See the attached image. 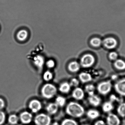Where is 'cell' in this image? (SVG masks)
<instances>
[{
	"instance_id": "12",
	"label": "cell",
	"mask_w": 125,
	"mask_h": 125,
	"mask_svg": "<svg viewBox=\"0 0 125 125\" xmlns=\"http://www.w3.org/2000/svg\"><path fill=\"white\" fill-rule=\"evenodd\" d=\"M72 97L76 100H81L84 97V92L83 89L80 87H76L73 91Z\"/></svg>"
},
{
	"instance_id": "26",
	"label": "cell",
	"mask_w": 125,
	"mask_h": 125,
	"mask_svg": "<svg viewBox=\"0 0 125 125\" xmlns=\"http://www.w3.org/2000/svg\"><path fill=\"white\" fill-rule=\"evenodd\" d=\"M53 78L52 73L49 70L45 71L43 75V79L46 81H49L52 80Z\"/></svg>"
},
{
	"instance_id": "35",
	"label": "cell",
	"mask_w": 125,
	"mask_h": 125,
	"mask_svg": "<svg viewBox=\"0 0 125 125\" xmlns=\"http://www.w3.org/2000/svg\"><path fill=\"white\" fill-rule=\"evenodd\" d=\"M51 125H60L57 122H55L53 123Z\"/></svg>"
},
{
	"instance_id": "32",
	"label": "cell",
	"mask_w": 125,
	"mask_h": 125,
	"mask_svg": "<svg viewBox=\"0 0 125 125\" xmlns=\"http://www.w3.org/2000/svg\"><path fill=\"white\" fill-rule=\"evenodd\" d=\"M6 120V115L2 112L0 111V125H3Z\"/></svg>"
},
{
	"instance_id": "22",
	"label": "cell",
	"mask_w": 125,
	"mask_h": 125,
	"mask_svg": "<svg viewBox=\"0 0 125 125\" xmlns=\"http://www.w3.org/2000/svg\"><path fill=\"white\" fill-rule=\"evenodd\" d=\"M90 43L92 47H98L102 44V41L98 37H93L90 40Z\"/></svg>"
},
{
	"instance_id": "14",
	"label": "cell",
	"mask_w": 125,
	"mask_h": 125,
	"mask_svg": "<svg viewBox=\"0 0 125 125\" xmlns=\"http://www.w3.org/2000/svg\"><path fill=\"white\" fill-rule=\"evenodd\" d=\"M80 64L76 61H73L70 62L68 65V69L71 73H76L78 72L80 69Z\"/></svg>"
},
{
	"instance_id": "9",
	"label": "cell",
	"mask_w": 125,
	"mask_h": 125,
	"mask_svg": "<svg viewBox=\"0 0 125 125\" xmlns=\"http://www.w3.org/2000/svg\"><path fill=\"white\" fill-rule=\"evenodd\" d=\"M120 120L119 117L113 113H109L106 117L108 125H120Z\"/></svg>"
},
{
	"instance_id": "34",
	"label": "cell",
	"mask_w": 125,
	"mask_h": 125,
	"mask_svg": "<svg viewBox=\"0 0 125 125\" xmlns=\"http://www.w3.org/2000/svg\"><path fill=\"white\" fill-rule=\"evenodd\" d=\"M5 105L4 101L1 98H0V109L3 108Z\"/></svg>"
},
{
	"instance_id": "33",
	"label": "cell",
	"mask_w": 125,
	"mask_h": 125,
	"mask_svg": "<svg viewBox=\"0 0 125 125\" xmlns=\"http://www.w3.org/2000/svg\"><path fill=\"white\" fill-rule=\"evenodd\" d=\"M94 125H106L104 121L102 120H100L96 122Z\"/></svg>"
},
{
	"instance_id": "10",
	"label": "cell",
	"mask_w": 125,
	"mask_h": 125,
	"mask_svg": "<svg viewBox=\"0 0 125 125\" xmlns=\"http://www.w3.org/2000/svg\"><path fill=\"white\" fill-rule=\"evenodd\" d=\"M20 119L23 124H29L31 123L33 119L32 114L28 112H22L20 115Z\"/></svg>"
},
{
	"instance_id": "1",
	"label": "cell",
	"mask_w": 125,
	"mask_h": 125,
	"mask_svg": "<svg viewBox=\"0 0 125 125\" xmlns=\"http://www.w3.org/2000/svg\"><path fill=\"white\" fill-rule=\"evenodd\" d=\"M65 112L68 115L75 118H80L85 112L83 107L76 102H70L65 108Z\"/></svg>"
},
{
	"instance_id": "15",
	"label": "cell",
	"mask_w": 125,
	"mask_h": 125,
	"mask_svg": "<svg viewBox=\"0 0 125 125\" xmlns=\"http://www.w3.org/2000/svg\"><path fill=\"white\" fill-rule=\"evenodd\" d=\"M59 106L55 103H51L46 106V110L50 115H54L58 112Z\"/></svg>"
},
{
	"instance_id": "24",
	"label": "cell",
	"mask_w": 125,
	"mask_h": 125,
	"mask_svg": "<svg viewBox=\"0 0 125 125\" xmlns=\"http://www.w3.org/2000/svg\"><path fill=\"white\" fill-rule=\"evenodd\" d=\"M66 100L64 97L62 96H58L55 100V103L59 107L64 106L66 103Z\"/></svg>"
},
{
	"instance_id": "4",
	"label": "cell",
	"mask_w": 125,
	"mask_h": 125,
	"mask_svg": "<svg viewBox=\"0 0 125 125\" xmlns=\"http://www.w3.org/2000/svg\"><path fill=\"white\" fill-rule=\"evenodd\" d=\"M112 87L111 81L108 80L100 83L97 87V90L101 94L105 95L110 92Z\"/></svg>"
},
{
	"instance_id": "30",
	"label": "cell",
	"mask_w": 125,
	"mask_h": 125,
	"mask_svg": "<svg viewBox=\"0 0 125 125\" xmlns=\"http://www.w3.org/2000/svg\"><path fill=\"white\" fill-rule=\"evenodd\" d=\"M70 84L71 86L75 87H78L79 84V80L75 78L72 79L71 80Z\"/></svg>"
},
{
	"instance_id": "6",
	"label": "cell",
	"mask_w": 125,
	"mask_h": 125,
	"mask_svg": "<svg viewBox=\"0 0 125 125\" xmlns=\"http://www.w3.org/2000/svg\"><path fill=\"white\" fill-rule=\"evenodd\" d=\"M114 88L117 93L121 96L125 97V79L117 81L115 84Z\"/></svg>"
},
{
	"instance_id": "20",
	"label": "cell",
	"mask_w": 125,
	"mask_h": 125,
	"mask_svg": "<svg viewBox=\"0 0 125 125\" xmlns=\"http://www.w3.org/2000/svg\"><path fill=\"white\" fill-rule=\"evenodd\" d=\"M113 102L110 101L105 102L102 106L103 111L105 113H109L114 109Z\"/></svg>"
},
{
	"instance_id": "2",
	"label": "cell",
	"mask_w": 125,
	"mask_h": 125,
	"mask_svg": "<svg viewBox=\"0 0 125 125\" xmlns=\"http://www.w3.org/2000/svg\"><path fill=\"white\" fill-rule=\"evenodd\" d=\"M57 92L56 87L51 83H46L41 89L42 96L47 99H51L54 97Z\"/></svg>"
},
{
	"instance_id": "21",
	"label": "cell",
	"mask_w": 125,
	"mask_h": 125,
	"mask_svg": "<svg viewBox=\"0 0 125 125\" xmlns=\"http://www.w3.org/2000/svg\"><path fill=\"white\" fill-rule=\"evenodd\" d=\"M115 68L119 70L125 69V61L122 59H117L114 63Z\"/></svg>"
},
{
	"instance_id": "18",
	"label": "cell",
	"mask_w": 125,
	"mask_h": 125,
	"mask_svg": "<svg viewBox=\"0 0 125 125\" xmlns=\"http://www.w3.org/2000/svg\"><path fill=\"white\" fill-rule=\"evenodd\" d=\"M28 32L25 29L20 30L17 34V37L18 39L20 41H25L28 36Z\"/></svg>"
},
{
	"instance_id": "31",
	"label": "cell",
	"mask_w": 125,
	"mask_h": 125,
	"mask_svg": "<svg viewBox=\"0 0 125 125\" xmlns=\"http://www.w3.org/2000/svg\"><path fill=\"white\" fill-rule=\"evenodd\" d=\"M118 55L116 52L113 51V52H111L109 54V57L110 59L113 61H115L118 58Z\"/></svg>"
},
{
	"instance_id": "3",
	"label": "cell",
	"mask_w": 125,
	"mask_h": 125,
	"mask_svg": "<svg viewBox=\"0 0 125 125\" xmlns=\"http://www.w3.org/2000/svg\"><path fill=\"white\" fill-rule=\"evenodd\" d=\"M95 62L94 57L91 54L83 55L80 59V65L83 68H87L92 67Z\"/></svg>"
},
{
	"instance_id": "5",
	"label": "cell",
	"mask_w": 125,
	"mask_h": 125,
	"mask_svg": "<svg viewBox=\"0 0 125 125\" xmlns=\"http://www.w3.org/2000/svg\"><path fill=\"white\" fill-rule=\"evenodd\" d=\"M51 121V118L49 115L43 113L36 115L34 119L36 125H50Z\"/></svg>"
},
{
	"instance_id": "25",
	"label": "cell",
	"mask_w": 125,
	"mask_h": 125,
	"mask_svg": "<svg viewBox=\"0 0 125 125\" xmlns=\"http://www.w3.org/2000/svg\"><path fill=\"white\" fill-rule=\"evenodd\" d=\"M118 114L122 117H125V103H121L117 109Z\"/></svg>"
},
{
	"instance_id": "11",
	"label": "cell",
	"mask_w": 125,
	"mask_h": 125,
	"mask_svg": "<svg viewBox=\"0 0 125 125\" xmlns=\"http://www.w3.org/2000/svg\"><path fill=\"white\" fill-rule=\"evenodd\" d=\"M33 64L39 69L43 68L45 63L44 57L41 55H37L34 57L33 59Z\"/></svg>"
},
{
	"instance_id": "13",
	"label": "cell",
	"mask_w": 125,
	"mask_h": 125,
	"mask_svg": "<svg viewBox=\"0 0 125 125\" xmlns=\"http://www.w3.org/2000/svg\"><path fill=\"white\" fill-rule=\"evenodd\" d=\"M88 101L90 105L94 107H97L100 105L101 102V98L96 95L89 96Z\"/></svg>"
},
{
	"instance_id": "17",
	"label": "cell",
	"mask_w": 125,
	"mask_h": 125,
	"mask_svg": "<svg viewBox=\"0 0 125 125\" xmlns=\"http://www.w3.org/2000/svg\"><path fill=\"white\" fill-rule=\"evenodd\" d=\"M71 86L69 83L64 82L60 84L59 86V91L63 94H68L70 92L71 90Z\"/></svg>"
},
{
	"instance_id": "36",
	"label": "cell",
	"mask_w": 125,
	"mask_h": 125,
	"mask_svg": "<svg viewBox=\"0 0 125 125\" xmlns=\"http://www.w3.org/2000/svg\"><path fill=\"white\" fill-rule=\"evenodd\" d=\"M87 125V124H86V125Z\"/></svg>"
},
{
	"instance_id": "23",
	"label": "cell",
	"mask_w": 125,
	"mask_h": 125,
	"mask_svg": "<svg viewBox=\"0 0 125 125\" xmlns=\"http://www.w3.org/2000/svg\"><path fill=\"white\" fill-rule=\"evenodd\" d=\"M95 90V87L93 84H88L85 87V92L89 95V96L94 94Z\"/></svg>"
},
{
	"instance_id": "7",
	"label": "cell",
	"mask_w": 125,
	"mask_h": 125,
	"mask_svg": "<svg viewBox=\"0 0 125 125\" xmlns=\"http://www.w3.org/2000/svg\"><path fill=\"white\" fill-rule=\"evenodd\" d=\"M42 104L40 101L36 99L32 100L29 102V108L33 113H37L41 110Z\"/></svg>"
},
{
	"instance_id": "29",
	"label": "cell",
	"mask_w": 125,
	"mask_h": 125,
	"mask_svg": "<svg viewBox=\"0 0 125 125\" xmlns=\"http://www.w3.org/2000/svg\"><path fill=\"white\" fill-rule=\"evenodd\" d=\"M46 65L48 68L49 69H52L55 67V62L53 59H49L46 62Z\"/></svg>"
},
{
	"instance_id": "28",
	"label": "cell",
	"mask_w": 125,
	"mask_h": 125,
	"mask_svg": "<svg viewBox=\"0 0 125 125\" xmlns=\"http://www.w3.org/2000/svg\"><path fill=\"white\" fill-rule=\"evenodd\" d=\"M61 125H78L75 120L72 119H66L62 121Z\"/></svg>"
},
{
	"instance_id": "27",
	"label": "cell",
	"mask_w": 125,
	"mask_h": 125,
	"mask_svg": "<svg viewBox=\"0 0 125 125\" xmlns=\"http://www.w3.org/2000/svg\"><path fill=\"white\" fill-rule=\"evenodd\" d=\"M19 118L17 115L12 114L10 115L8 121L9 123L11 125H15L18 122Z\"/></svg>"
},
{
	"instance_id": "8",
	"label": "cell",
	"mask_w": 125,
	"mask_h": 125,
	"mask_svg": "<svg viewBox=\"0 0 125 125\" xmlns=\"http://www.w3.org/2000/svg\"><path fill=\"white\" fill-rule=\"evenodd\" d=\"M102 43L106 48L108 49L115 48L118 44L116 40L112 37H107L104 39L102 41Z\"/></svg>"
},
{
	"instance_id": "19",
	"label": "cell",
	"mask_w": 125,
	"mask_h": 125,
	"mask_svg": "<svg viewBox=\"0 0 125 125\" xmlns=\"http://www.w3.org/2000/svg\"><path fill=\"white\" fill-rule=\"evenodd\" d=\"M86 115L89 119L91 120H94L100 116V113L97 110L91 109L87 112Z\"/></svg>"
},
{
	"instance_id": "16",
	"label": "cell",
	"mask_w": 125,
	"mask_h": 125,
	"mask_svg": "<svg viewBox=\"0 0 125 125\" xmlns=\"http://www.w3.org/2000/svg\"><path fill=\"white\" fill-rule=\"evenodd\" d=\"M79 80L83 83L90 82L92 80V76L90 73L86 72H82L79 75Z\"/></svg>"
}]
</instances>
